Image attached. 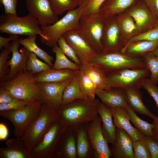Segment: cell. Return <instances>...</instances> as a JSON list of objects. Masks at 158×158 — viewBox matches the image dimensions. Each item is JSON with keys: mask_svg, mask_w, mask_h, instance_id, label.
<instances>
[{"mask_svg": "<svg viewBox=\"0 0 158 158\" xmlns=\"http://www.w3.org/2000/svg\"><path fill=\"white\" fill-rule=\"evenodd\" d=\"M77 75L81 89L87 98L91 99H95L96 88L92 80L80 70L78 71Z\"/></svg>", "mask_w": 158, "mask_h": 158, "instance_id": "cell-36", "label": "cell"}, {"mask_svg": "<svg viewBox=\"0 0 158 158\" xmlns=\"http://www.w3.org/2000/svg\"><path fill=\"white\" fill-rule=\"evenodd\" d=\"M29 104H31L24 101L16 99L8 103L0 104V111L15 110Z\"/></svg>", "mask_w": 158, "mask_h": 158, "instance_id": "cell-45", "label": "cell"}, {"mask_svg": "<svg viewBox=\"0 0 158 158\" xmlns=\"http://www.w3.org/2000/svg\"><path fill=\"white\" fill-rule=\"evenodd\" d=\"M16 99L8 91L0 88V104H7Z\"/></svg>", "mask_w": 158, "mask_h": 158, "instance_id": "cell-48", "label": "cell"}, {"mask_svg": "<svg viewBox=\"0 0 158 158\" xmlns=\"http://www.w3.org/2000/svg\"><path fill=\"white\" fill-rule=\"evenodd\" d=\"M139 0H105L101 6L99 14L105 18L123 13Z\"/></svg>", "mask_w": 158, "mask_h": 158, "instance_id": "cell-26", "label": "cell"}, {"mask_svg": "<svg viewBox=\"0 0 158 158\" xmlns=\"http://www.w3.org/2000/svg\"><path fill=\"white\" fill-rule=\"evenodd\" d=\"M18 35H11L8 37H5L0 36V49L8 47L10 43L9 42L11 41H13L14 40L18 38Z\"/></svg>", "mask_w": 158, "mask_h": 158, "instance_id": "cell-50", "label": "cell"}, {"mask_svg": "<svg viewBox=\"0 0 158 158\" xmlns=\"http://www.w3.org/2000/svg\"><path fill=\"white\" fill-rule=\"evenodd\" d=\"M89 122L78 126L77 138V158H95V153L88 134Z\"/></svg>", "mask_w": 158, "mask_h": 158, "instance_id": "cell-25", "label": "cell"}, {"mask_svg": "<svg viewBox=\"0 0 158 158\" xmlns=\"http://www.w3.org/2000/svg\"><path fill=\"white\" fill-rule=\"evenodd\" d=\"M72 79L58 83H37L42 103L57 109L61 105L64 90Z\"/></svg>", "mask_w": 158, "mask_h": 158, "instance_id": "cell-17", "label": "cell"}, {"mask_svg": "<svg viewBox=\"0 0 158 158\" xmlns=\"http://www.w3.org/2000/svg\"><path fill=\"white\" fill-rule=\"evenodd\" d=\"M72 48L82 63L87 62L95 53L80 33L78 29L69 30L62 35Z\"/></svg>", "mask_w": 158, "mask_h": 158, "instance_id": "cell-18", "label": "cell"}, {"mask_svg": "<svg viewBox=\"0 0 158 158\" xmlns=\"http://www.w3.org/2000/svg\"><path fill=\"white\" fill-rule=\"evenodd\" d=\"M105 0H88L84 6L80 18L93 16L99 14L100 8Z\"/></svg>", "mask_w": 158, "mask_h": 158, "instance_id": "cell-40", "label": "cell"}, {"mask_svg": "<svg viewBox=\"0 0 158 158\" xmlns=\"http://www.w3.org/2000/svg\"><path fill=\"white\" fill-rule=\"evenodd\" d=\"M19 40L18 38H17L10 44L9 47L12 56L11 59L7 61L10 71L8 74L0 80V82L10 80L18 73L27 71L26 64L30 52L24 47L19 50L20 44Z\"/></svg>", "mask_w": 158, "mask_h": 158, "instance_id": "cell-16", "label": "cell"}, {"mask_svg": "<svg viewBox=\"0 0 158 158\" xmlns=\"http://www.w3.org/2000/svg\"><path fill=\"white\" fill-rule=\"evenodd\" d=\"M78 99H88L81 89L76 75L64 90L61 106L65 105Z\"/></svg>", "mask_w": 158, "mask_h": 158, "instance_id": "cell-31", "label": "cell"}, {"mask_svg": "<svg viewBox=\"0 0 158 158\" xmlns=\"http://www.w3.org/2000/svg\"><path fill=\"white\" fill-rule=\"evenodd\" d=\"M84 6L67 11L61 19L54 23L41 26L42 36L41 42L47 46L53 47L57 44L59 38L66 32L73 29H78L79 21Z\"/></svg>", "mask_w": 158, "mask_h": 158, "instance_id": "cell-5", "label": "cell"}, {"mask_svg": "<svg viewBox=\"0 0 158 158\" xmlns=\"http://www.w3.org/2000/svg\"><path fill=\"white\" fill-rule=\"evenodd\" d=\"M133 142L125 130L116 128V140L110 148V157L134 158Z\"/></svg>", "mask_w": 158, "mask_h": 158, "instance_id": "cell-19", "label": "cell"}, {"mask_svg": "<svg viewBox=\"0 0 158 158\" xmlns=\"http://www.w3.org/2000/svg\"><path fill=\"white\" fill-rule=\"evenodd\" d=\"M52 48V51L56 55V59L52 69L57 70L69 69L79 70V66L69 59L57 44Z\"/></svg>", "mask_w": 158, "mask_h": 158, "instance_id": "cell-33", "label": "cell"}, {"mask_svg": "<svg viewBox=\"0 0 158 158\" xmlns=\"http://www.w3.org/2000/svg\"><path fill=\"white\" fill-rule=\"evenodd\" d=\"M42 104H31L15 110L0 111V115L11 122L14 135L21 138L26 128L39 116Z\"/></svg>", "mask_w": 158, "mask_h": 158, "instance_id": "cell-8", "label": "cell"}, {"mask_svg": "<svg viewBox=\"0 0 158 158\" xmlns=\"http://www.w3.org/2000/svg\"><path fill=\"white\" fill-rule=\"evenodd\" d=\"M125 12L134 19L140 33L149 30L158 23V19L141 0Z\"/></svg>", "mask_w": 158, "mask_h": 158, "instance_id": "cell-15", "label": "cell"}, {"mask_svg": "<svg viewBox=\"0 0 158 158\" xmlns=\"http://www.w3.org/2000/svg\"><path fill=\"white\" fill-rule=\"evenodd\" d=\"M6 147L0 148V158H30V153L21 138H11L6 141Z\"/></svg>", "mask_w": 158, "mask_h": 158, "instance_id": "cell-22", "label": "cell"}, {"mask_svg": "<svg viewBox=\"0 0 158 158\" xmlns=\"http://www.w3.org/2000/svg\"><path fill=\"white\" fill-rule=\"evenodd\" d=\"M18 0H0L4 8L5 13L17 15L16 8Z\"/></svg>", "mask_w": 158, "mask_h": 158, "instance_id": "cell-46", "label": "cell"}, {"mask_svg": "<svg viewBox=\"0 0 158 158\" xmlns=\"http://www.w3.org/2000/svg\"><path fill=\"white\" fill-rule=\"evenodd\" d=\"M38 20L30 14L23 17L5 13L0 17V32L11 35H24L27 36L39 35L42 31Z\"/></svg>", "mask_w": 158, "mask_h": 158, "instance_id": "cell-6", "label": "cell"}, {"mask_svg": "<svg viewBox=\"0 0 158 158\" xmlns=\"http://www.w3.org/2000/svg\"><path fill=\"white\" fill-rule=\"evenodd\" d=\"M9 45L1 49L0 53V80L4 78L10 71V68L7 64L8 56L11 52Z\"/></svg>", "mask_w": 158, "mask_h": 158, "instance_id": "cell-43", "label": "cell"}, {"mask_svg": "<svg viewBox=\"0 0 158 158\" xmlns=\"http://www.w3.org/2000/svg\"><path fill=\"white\" fill-rule=\"evenodd\" d=\"M98 113L101 120L103 135L107 142L112 144L116 139V127L114 124L110 108L101 102Z\"/></svg>", "mask_w": 158, "mask_h": 158, "instance_id": "cell-24", "label": "cell"}, {"mask_svg": "<svg viewBox=\"0 0 158 158\" xmlns=\"http://www.w3.org/2000/svg\"><path fill=\"white\" fill-rule=\"evenodd\" d=\"M29 14L36 18L41 26L52 24L58 20L49 0H25Z\"/></svg>", "mask_w": 158, "mask_h": 158, "instance_id": "cell-13", "label": "cell"}, {"mask_svg": "<svg viewBox=\"0 0 158 158\" xmlns=\"http://www.w3.org/2000/svg\"><path fill=\"white\" fill-rule=\"evenodd\" d=\"M152 52L155 56L158 57V47Z\"/></svg>", "mask_w": 158, "mask_h": 158, "instance_id": "cell-54", "label": "cell"}, {"mask_svg": "<svg viewBox=\"0 0 158 158\" xmlns=\"http://www.w3.org/2000/svg\"><path fill=\"white\" fill-rule=\"evenodd\" d=\"M117 16L105 18L102 40L103 51H121L126 45L121 34Z\"/></svg>", "mask_w": 158, "mask_h": 158, "instance_id": "cell-11", "label": "cell"}, {"mask_svg": "<svg viewBox=\"0 0 158 158\" xmlns=\"http://www.w3.org/2000/svg\"><path fill=\"white\" fill-rule=\"evenodd\" d=\"M95 94L101 102L109 108H124L128 104L124 89L111 87L108 89L96 91Z\"/></svg>", "mask_w": 158, "mask_h": 158, "instance_id": "cell-21", "label": "cell"}, {"mask_svg": "<svg viewBox=\"0 0 158 158\" xmlns=\"http://www.w3.org/2000/svg\"><path fill=\"white\" fill-rule=\"evenodd\" d=\"M55 13L58 15L66 11L73 10L79 6L75 0H49Z\"/></svg>", "mask_w": 158, "mask_h": 158, "instance_id": "cell-38", "label": "cell"}, {"mask_svg": "<svg viewBox=\"0 0 158 158\" xmlns=\"http://www.w3.org/2000/svg\"><path fill=\"white\" fill-rule=\"evenodd\" d=\"M101 123V120L99 115L89 122L88 135L95 153V158H109L111 156L110 149L103 135Z\"/></svg>", "mask_w": 158, "mask_h": 158, "instance_id": "cell-12", "label": "cell"}, {"mask_svg": "<svg viewBox=\"0 0 158 158\" xmlns=\"http://www.w3.org/2000/svg\"><path fill=\"white\" fill-rule=\"evenodd\" d=\"M78 4L79 6L85 5L88 0H75Z\"/></svg>", "mask_w": 158, "mask_h": 158, "instance_id": "cell-53", "label": "cell"}, {"mask_svg": "<svg viewBox=\"0 0 158 158\" xmlns=\"http://www.w3.org/2000/svg\"><path fill=\"white\" fill-rule=\"evenodd\" d=\"M79 67V70L89 77L93 81L96 87V91L107 90L111 88L107 82L106 74L100 67L85 62L82 63Z\"/></svg>", "mask_w": 158, "mask_h": 158, "instance_id": "cell-27", "label": "cell"}, {"mask_svg": "<svg viewBox=\"0 0 158 158\" xmlns=\"http://www.w3.org/2000/svg\"><path fill=\"white\" fill-rule=\"evenodd\" d=\"M128 112L130 121L134 126L145 136L152 137V130L155 127V124H151L140 118L128 104L124 107Z\"/></svg>", "mask_w": 158, "mask_h": 158, "instance_id": "cell-34", "label": "cell"}, {"mask_svg": "<svg viewBox=\"0 0 158 158\" xmlns=\"http://www.w3.org/2000/svg\"><path fill=\"white\" fill-rule=\"evenodd\" d=\"M66 127L59 119L30 152V158H51Z\"/></svg>", "mask_w": 158, "mask_h": 158, "instance_id": "cell-10", "label": "cell"}, {"mask_svg": "<svg viewBox=\"0 0 158 158\" xmlns=\"http://www.w3.org/2000/svg\"><path fill=\"white\" fill-rule=\"evenodd\" d=\"M133 145L134 158H150V153L145 137L142 140L133 141Z\"/></svg>", "mask_w": 158, "mask_h": 158, "instance_id": "cell-39", "label": "cell"}, {"mask_svg": "<svg viewBox=\"0 0 158 158\" xmlns=\"http://www.w3.org/2000/svg\"><path fill=\"white\" fill-rule=\"evenodd\" d=\"M142 87L154 99L158 110V87L153 83L149 78H147L144 81Z\"/></svg>", "mask_w": 158, "mask_h": 158, "instance_id": "cell-44", "label": "cell"}, {"mask_svg": "<svg viewBox=\"0 0 158 158\" xmlns=\"http://www.w3.org/2000/svg\"><path fill=\"white\" fill-rule=\"evenodd\" d=\"M0 88L9 92L16 99L30 104L43 103L34 74L21 71L11 79L0 82Z\"/></svg>", "mask_w": 158, "mask_h": 158, "instance_id": "cell-2", "label": "cell"}, {"mask_svg": "<svg viewBox=\"0 0 158 158\" xmlns=\"http://www.w3.org/2000/svg\"><path fill=\"white\" fill-rule=\"evenodd\" d=\"M100 103L96 99H75L57 109L59 119L66 127H78L83 123L90 122L98 115Z\"/></svg>", "mask_w": 158, "mask_h": 158, "instance_id": "cell-1", "label": "cell"}, {"mask_svg": "<svg viewBox=\"0 0 158 158\" xmlns=\"http://www.w3.org/2000/svg\"><path fill=\"white\" fill-rule=\"evenodd\" d=\"M117 18L121 36L126 44L140 33L134 19L126 12L117 15Z\"/></svg>", "mask_w": 158, "mask_h": 158, "instance_id": "cell-30", "label": "cell"}, {"mask_svg": "<svg viewBox=\"0 0 158 158\" xmlns=\"http://www.w3.org/2000/svg\"><path fill=\"white\" fill-rule=\"evenodd\" d=\"M150 74L149 71L146 67L123 68L106 74V81L111 87L140 89L144 81Z\"/></svg>", "mask_w": 158, "mask_h": 158, "instance_id": "cell-7", "label": "cell"}, {"mask_svg": "<svg viewBox=\"0 0 158 158\" xmlns=\"http://www.w3.org/2000/svg\"><path fill=\"white\" fill-rule=\"evenodd\" d=\"M158 47V39L154 40H142L131 43L124 47L121 51L129 56L141 58L144 54L152 52Z\"/></svg>", "mask_w": 158, "mask_h": 158, "instance_id": "cell-29", "label": "cell"}, {"mask_svg": "<svg viewBox=\"0 0 158 158\" xmlns=\"http://www.w3.org/2000/svg\"><path fill=\"white\" fill-rule=\"evenodd\" d=\"M153 123L155 124V127L152 130V138L158 143V117L153 119Z\"/></svg>", "mask_w": 158, "mask_h": 158, "instance_id": "cell-52", "label": "cell"}, {"mask_svg": "<svg viewBox=\"0 0 158 158\" xmlns=\"http://www.w3.org/2000/svg\"><path fill=\"white\" fill-rule=\"evenodd\" d=\"M87 62L100 67L106 74L123 68L146 67L142 58L132 57L121 51H103L95 53Z\"/></svg>", "mask_w": 158, "mask_h": 158, "instance_id": "cell-4", "label": "cell"}, {"mask_svg": "<svg viewBox=\"0 0 158 158\" xmlns=\"http://www.w3.org/2000/svg\"><path fill=\"white\" fill-rule=\"evenodd\" d=\"M59 119L57 109L49 108L42 104L39 116L26 128L21 137L30 153Z\"/></svg>", "mask_w": 158, "mask_h": 158, "instance_id": "cell-3", "label": "cell"}, {"mask_svg": "<svg viewBox=\"0 0 158 158\" xmlns=\"http://www.w3.org/2000/svg\"><path fill=\"white\" fill-rule=\"evenodd\" d=\"M77 129L78 127H66L51 158H77Z\"/></svg>", "mask_w": 158, "mask_h": 158, "instance_id": "cell-14", "label": "cell"}, {"mask_svg": "<svg viewBox=\"0 0 158 158\" xmlns=\"http://www.w3.org/2000/svg\"><path fill=\"white\" fill-rule=\"evenodd\" d=\"M36 38L37 35L30 36L19 39V42L30 52L35 54L52 67L53 65L52 62L54 60L53 57L37 45L36 43Z\"/></svg>", "mask_w": 158, "mask_h": 158, "instance_id": "cell-32", "label": "cell"}, {"mask_svg": "<svg viewBox=\"0 0 158 158\" xmlns=\"http://www.w3.org/2000/svg\"><path fill=\"white\" fill-rule=\"evenodd\" d=\"M158 39V23L149 30L140 33L130 39L125 46L142 40H154ZM124 46V47H125Z\"/></svg>", "mask_w": 158, "mask_h": 158, "instance_id": "cell-42", "label": "cell"}, {"mask_svg": "<svg viewBox=\"0 0 158 158\" xmlns=\"http://www.w3.org/2000/svg\"><path fill=\"white\" fill-rule=\"evenodd\" d=\"M128 104L135 112L148 116L153 119L157 116L145 106L142 100V95L140 89L129 87L124 89Z\"/></svg>", "mask_w": 158, "mask_h": 158, "instance_id": "cell-28", "label": "cell"}, {"mask_svg": "<svg viewBox=\"0 0 158 158\" xmlns=\"http://www.w3.org/2000/svg\"><path fill=\"white\" fill-rule=\"evenodd\" d=\"M34 53L30 52L26 64V69L35 74L52 68V67L46 63L39 60Z\"/></svg>", "mask_w": 158, "mask_h": 158, "instance_id": "cell-37", "label": "cell"}, {"mask_svg": "<svg viewBox=\"0 0 158 158\" xmlns=\"http://www.w3.org/2000/svg\"><path fill=\"white\" fill-rule=\"evenodd\" d=\"M78 71L71 69H51L34 74L37 83H58L73 78Z\"/></svg>", "mask_w": 158, "mask_h": 158, "instance_id": "cell-23", "label": "cell"}, {"mask_svg": "<svg viewBox=\"0 0 158 158\" xmlns=\"http://www.w3.org/2000/svg\"><path fill=\"white\" fill-rule=\"evenodd\" d=\"M158 19V0H141Z\"/></svg>", "mask_w": 158, "mask_h": 158, "instance_id": "cell-49", "label": "cell"}, {"mask_svg": "<svg viewBox=\"0 0 158 158\" xmlns=\"http://www.w3.org/2000/svg\"><path fill=\"white\" fill-rule=\"evenodd\" d=\"M57 44L63 53L77 65L80 66L81 63L72 48L66 42L63 36L59 39Z\"/></svg>", "mask_w": 158, "mask_h": 158, "instance_id": "cell-41", "label": "cell"}, {"mask_svg": "<svg viewBox=\"0 0 158 158\" xmlns=\"http://www.w3.org/2000/svg\"><path fill=\"white\" fill-rule=\"evenodd\" d=\"M106 19L100 14L80 18L78 30L95 53L103 51L102 42Z\"/></svg>", "mask_w": 158, "mask_h": 158, "instance_id": "cell-9", "label": "cell"}, {"mask_svg": "<svg viewBox=\"0 0 158 158\" xmlns=\"http://www.w3.org/2000/svg\"><path fill=\"white\" fill-rule=\"evenodd\" d=\"M150 154V158H158V143L152 137L145 136Z\"/></svg>", "mask_w": 158, "mask_h": 158, "instance_id": "cell-47", "label": "cell"}, {"mask_svg": "<svg viewBox=\"0 0 158 158\" xmlns=\"http://www.w3.org/2000/svg\"><path fill=\"white\" fill-rule=\"evenodd\" d=\"M8 131L6 126L4 123H0V140H6L8 135Z\"/></svg>", "mask_w": 158, "mask_h": 158, "instance_id": "cell-51", "label": "cell"}, {"mask_svg": "<svg viewBox=\"0 0 158 158\" xmlns=\"http://www.w3.org/2000/svg\"><path fill=\"white\" fill-rule=\"evenodd\" d=\"M141 58L145 63L146 67L150 72V79L157 85L158 83V57L152 52H150L144 54Z\"/></svg>", "mask_w": 158, "mask_h": 158, "instance_id": "cell-35", "label": "cell"}, {"mask_svg": "<svg viewBox=\"0 0 158 158\" xmlns=\"http://www.w3.org/2000/svg\"><path fill=\"white\" fill-rule=\"evenodd\" d=\"M115 127L125 130L132 141L144 139L145 135L130 123V117L127 110L123 107L110 108Z\"/></svg>", "mask_w": 158, "mask_h": 158, "instance_id": "cell-20", "label": "cell"}]
</instances>
